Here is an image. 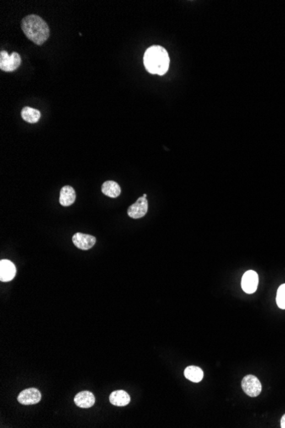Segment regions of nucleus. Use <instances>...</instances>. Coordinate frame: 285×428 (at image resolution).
Segmentation results:
<instances>
[{
  "label": "nucleus",
  "mask_w": 285,
  "mask_h": 428,
  "mask_svg": "<svg viewBox=\"0 0 285 428\" xmlns=\"http://www.w3.org/2000/svg\"><path fill=\"white\" fill-rule=\"evenodd\" d=\"M22 29L26 37L35 45H42L50 37V28L45 20L37 15H28L22 20Z\"/></svg>",
  "instance_id": "1"
},
{
  "label": "nucleus",
  "mask_w": 285,
  "mask_h": 428,
  "mask_svg": "<svg viewBox=\"0 0 285 428\" xmlns=\"http://www.w3.org/2000/svg\"><path fill=\"white\" fill-rule=\"evenodd\" d=\"M170 58L165 48L152 45L144 55V65L149 73L163 76L168 72Z\"/></svg>",
  "instance_id": "2"
},
{
  "label": "nucleus",
  "mask_w": 285,
  "mask_h": 428,
  "mask_svg": "<svg viewBox=\"0 0 285 428\" xmlns=\"http://www.w3.org/2000/svg\"><path fill=\"white\" fill-rule=\"evenodd\" d=\"M22 58L17 52H12L9 55L6 50H2L0 53V70L6 72H13L21 66Z\"/></svg>",
  "instance_id": "3"
},
{
  "label": "nucleus",
  "mask_w": 285,
  "mask_h": 428,
  "mask_svg": "<svg viewBox=\"0 0 285 428\" xmlns=\"http://www.w3.org/2000/svg\"><path fill=\"white\" fill-rule=\"evenodd\" d=\"M243 392L251 397H258L262 391V386L257 377L254 375H246L242 381Z\"/></svg>",
  "instance_id": "4"
},
{
  "label": "nucleus",
  "mask_w": 285,
  "mask_h": 428,
  "mask_svg": "<svg viewBox=\"0 0 285 428\" xmlns=\"http://www.w3.org/2000/svg\"><path fill=\"white\" fill-rule=\"evenodd\" d=\"M258 284H259V276L256 272L254 270H249L243 274L241 285L244 292L248 294L254 293L257 290Z\"/></svg>",
  "instance_id": "5"
},
{
  "label": "nucleus",
  "mask_w": 285,
  "mask_h": 428,
  "mask_svg": "<svg viewBox=\"0 0 285 428\" xmlns=\"http://www.w3.org/2000/svg\"><path fill=\"white\" fill-rule=\"evenodd\" d=\"M148 200L145 197H140L133 205L127 209V215L131 218L139 219L146 216L148 211Z\"/></svg>",
  "instance_id": "6"
},
{
  "label": "nucleus",
  "mask_w": 285,
  "mask_h": 428,
  "mask_svg": "<svg viewBox=\"0 0 285 428\" xmlns=\"http://www.w3.org/2000/svg\"><path fill=\"white\" fill-rule=\"evenodd\" d=\"M17 400L23 405H33L41 400V392L36 388H28L20 393Z\"/></svg>",
  "instance_id": "7"
},
{
  "label": "nucleus",
  "mask_w": 285,
  "mask_h": 428,
  "mask_svg": "<svg viewBox=\"0 0 285 428\" xmlns=\"http://www.w3.org/2000/svg\"><path fill=\"white\" fill-rule=\"evenodd\" d=\"M73 243L78 249L87 251L92 249L96 243V238L90 234H84L81 232H77L72 238Z\"/></svg>",
  "instance_id": "8"
},
{
  "label": "nucleus",
  "mask_w": 285,
  "mask_h": 428,
  "mask_svg": "<svg viewBox=\"0 0 285 428\" xmlns=\"http://www.w3.org/2000/svg\"><path fill=\"white\" fill-rule=\"evenodd\" d=\"M17 274V269L14 263L10 260H1L0 262V280L2 282H9L14 279Z\"/></svg>",
  "instance_id": "9"
},
{
  "label": "nucleus",
  "mask_w": 285,
  "mask_h": 428,
  "mask_svg": "<svg viewBox=\"0 0 285 428\" xmlns=\"http://www.w3.org/2000/svg\"><path fill=\"white\" fill-rule=\"evenodd\" d=\"M75 403L82 409H88L94 405L95 403V397L91 392L85 391V392H79L78 394L75 397Z\"/></svg>",
  "instance_id": "10"
},
{
  "label": "nucleus",
  "mask_w": 285,
  "mask_h": 428,
  "mask_svg": "<svg viewBox=\"0 0 285 428\" xmlns=\"http://www.w3.org/2000/svg\"><path fill=\"white\" fill-rule=\"evenodd\" d=\"M76 191L70 186H65L61 189L60 197H59V203L62 206L68 207L73 205L76 202Z\"/></svg>",
  "instance_id": "11"
},
{
  "label": "nucleus",
  "mask_w": 285,
  "mask_h": 428,
  "mask_svg": "<svg viewBox=\"0 0 285 428\" xmlns=\"http://www.w3.org/2000/svg\"><path fill=\"white\" fill-rule=\"evenodd\" d=\"M109 402L113 405L117 406V407H124L131 402V397L127 392L122 391V390H119V391H115V392H112L109 396Z\"/></svg>",
  "instance_id": "12"
},
{
  "label": "nucleus",
  "mask_w": 285,
  "mask_h": 428,
  "mask_svg": "<svg viewBox=\"0 0 285 428\" xmlns=\"http://www.w3.org/2000/svg\"><path fill=\"white\" fill-rule=\"evenodd\" d=\"M102 193H104V195L115 199L117 197L120 196L121 193V188L117 182L113 181V180H107L104 182L102 185Z\"/></svg>",
  "instance_id": "13"
},
{
  "label": "nucleus",
  "mask_w": 285,
  "mask_h": 428,
  "mask_svg": "<svg viewBox=\"0 0 285 428\" xmlns=\"http://www.w3.org/2000/svg\"><path fill=\"white\" fill-rule=\"evenodd\" d=\"M185 378L194 383H198L203 379V371L199 366H189L186 368L184 372Z\"/></svg>",
  "instance_id": "14"
},
{
  "label": "nucleus",
  "mask_w": 285,
  "mask_h": 428,
  "mask_svg": "<svg viewBox=\"0 0 285 428\" xmlns=\"http://www.w3.org/2000/svg\"><path fill=\"white\" fill-rule=\"evenodd\" d=\"M22 117L23 120L28 124H36L39 121L41 116L40 112L38 109H34L31 107L26 106L22 109Z\"/></svg>",
  "instance_id": "15"
},
{
  "label": "nucleus",
  "mask_w": 285,
  "mask_h": 428,
  "mask_svg": "<svg viewBox=\"0 0 285 428\" xmlns=\"http://www.w3.org/2000/svg\"><path fill=\"white\" fill-rule=\"evenodd\" d=\"M277 304L280 309L285 310V284L280 285L277 290Z\"/></svg>",
  "instance_id": "16"
},
{
  "label": "nucleus",
  "mask_w": 285,
  "mask_h": 428,
  "mask_svg": "<svg viewBox=\"0 0 285 428\" xmlns=\"http://www.w3.org/2000/svg\"><path fill=\"white\" fill-rule=\"evenodd\" d=\"M281 427L285 428V414H283L281 419Z\"/></svg>",
  "instance_id": "17"
},
{
  "label": "nucleus",
  "mask_w": 285,
  "mask_h": 428,
  "mask_svg": "<svg viewBox=\"0 0 285 428\" xmlns=\"http://www.w3.org/2000/svg\"><path fill=\"white\" fill-rule=\"evenodd\" d=\"M142 197H145V198H146V197H147V195H146V194H144V195H142Z\"/></svg>",
  "instance_id": "18"
}]
</instances>
